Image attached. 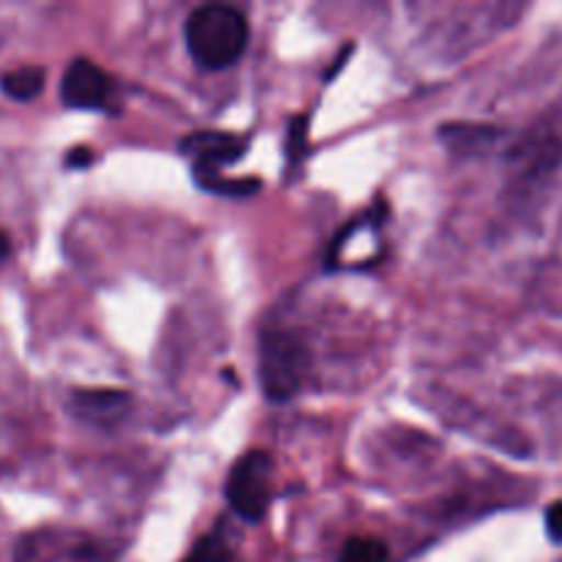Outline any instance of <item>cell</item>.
<instances>
[{
	"label": "cell",
	"instance_id": "7",
	"mask_svg": "<svg viewBox=\"0 0 562 562\" xmlns=\"http://www.w3.org/2000/svg\"><path fill=\"white\" fill-rule=\"evenodd\" d=\"M0 88H3L5 97L16 99V102H31L42 93L44 88V69L38 66H22V69L9 71V75L0 77Z\"/></svg>",
	"mask_w": 562,
	"mask_h": 562
},
{
	"label": "cell",
	"instance_id": "14",
	"mask_svg": "<svg viewBox=\"0 0 562 562\" xmlns=\"http://www.w3.org/2000/svg\"><path fill=\"white\" fill-rule=\"evenodd\" d=\"M9 250H11V241H9V234L5 231H0V263L9 258Z\"/></svg>",
	"mask_w": 562,
	"mask_h": 562
},
{
	"label": "cell",
	"instance_id": "8",
	"mask_svg": "<svg viewBox=\"0 0 562 562\" xmlns=\"http://www.w3.org/2000/svg\"><path fill=\"white\" fill-rule=\"evenodd\" d=\"M192 176H195V181L203 190L217 192V195L247 198L261 190V181L258 179H225L223 170H192Z\"/></svg>",
	"mask_w": 562,
	"mask_h": 562
},
{
	"label": "cell",
	"instance_id": "5",
	"mask_svg": "<svg viewBox=\"0 0 562 562\" xmlns=\"http://www.w3.org/2000/svg\"><path fill=\"white\" fill-rule=\"evenodd\" d=\"M181 151L192 157V170H223L245 157L247 140L228 132H192L181 140Z\"/></svg>",
	"mask_w": 562,
	"mask_h": 562
},
{
	"label": "cell",
	"instance_id": "15",
	"mask_svg": "<svg viewBox=\"0 0 562 562\" xmlns=\"http://www.w3.org/2000/svg\"><path fill=\"white\" fill-rule=\"evenodd\" d=\"M554 562H562V560H554Z\"/></svg>",
	"mask_w": 562,
	"mask_h": 562
},
{
	"label": "cell",
	"instance_id": "12",
	"mask_svg": "<svg viewBox=\"0 0 562 562\" xmlns=\"http://www.w3.org/2000/svg\"><path fill=\"white\" fill-rule=\"evenodd\" d=\"M305 143H307V115H296L294 124H291L289 135V159L296 162V159L305 157Z\"/></svg>",
	"mask_w": 562,
	"mask_h": 562
},
{
	"label": "cell",
	"instance_id": "3",
	"mask_svg": "<svg viewBox=\"0 0 562 562\" xmlns=\"http://www.w3.org/2000/svg\"><path fill=\"white\" fill-rule=\"evenodd\" d=\"M225 499L239 519L261 521L272 503V456L263 450L241 456L225 481Z\"/></svg>",
	"mask_w": 562,
	"mask_h": 562
},
{
	"label": "cell",
	"instance_id": "13",
	"mask_svg": "<svg viewBox=\"0 0 562 562\" xmlns=\"http://www.w3.org/2000/svg\"><path fill=\"white\" fill-rule=\"evenodd\" d=\"M547 532L554 543H562V503L547 508Z\"/></svg>",
	"mask_w": 562,
	"mask_h": 562
},
{
	"label": "cell",
	"instance_id": "2",
	"mask_svg": "<svg viewBox=\"0 0 562 562\" xmlns=\"http://www.w3.org/2000/svg\"><path fill=\"white\" fill-rule=\"evenodd\" d=\"M307 368H311V355L294 333L269 329L261 335L258 373H261V387L269 401L294 398L305 382Z\"/></svg>",
	"mask_w": 562,
	"mask_h": 562
},
{
	"label": "cell",
	"instance_id": "9",
	"mask_svg": "<svg viewBox=\"0 0 562 562\" xmlns=\"http://www.w3.org/2000/svg\"><path fill=\"white\" fill-rule=\"evenodd\" d=\"M492 137H494V130H488V126H467V124L442 126V140L459 154L477 151V148H481L483 143L492 140Z\"/></svg>",
	"mask_w": 562,
	"mask_h": 562
},
{
	"label": "cell",
	"instance_id": "4",
	"mask_svg": "<svg viewBox=\"0 0 562 562\" xmlns=\"http://www.w3.org/2000/svg\"><path fill=\"white\" fill-rule=\"evenodd\" d=\"M113 82L93 60L77 58L60 80V99L71 110H102L110 102Z\"/></svg>",
	"mask_w": 562,
	"mask_h": 562
},
{
	"label": "cell",
	"instance_id": "11",
	"mask_svg": "<svg viewBox=\"0 0 562 562\" xmlns=\"http://www.w3.org/2000/svg\"><path fill=\"white\" fill-rule=\"evenodd\" d=\"M234 554H231L228 543L223 541L220 532H212L203 541H198V547L192 549V554L184 562H231Z\"/></svg>",
	"mask_w": 562,
	"mask_h": 562
},
{
	"label": "cell",
	"instance_id": "10",
	"mask_svg": "<svg viewBox=\"0 0 562 562\" xmlns=\"http://www.w3.org/2000/svg\"><path fill=\"white\" fill-rule=\"evenodd\" d=\"M387 558H390L387 543L379 541V538L360 536L346 541L338 562H387Z\"/></svg>",
	"mask_w": 562,
	"mask_h": 562
},
{
	"label": "cell",
	"instance_id": "6",
	"mask_svg": "<svg viewBox=\"0 0 562 562\" xmlns=\"http://www.w3.org/2000/svg\"><path fill=\"white\" fill-rule=\"evenodd\" d=\"M130 406V395L119 393V390H77V393L71 395V412H75L80 420L99 428L115 426V423L124 420Z\"/></svg>",
	"mask_w": 562,
	"mask_h": 562
},
{
	"label": "cell",
	"instance_id": "1",
	"mask_svg": "<svg viewBox=\"0 0 562 562\" xmlns=\"http://www.w3.org/2000/svg\"><path fill=\"white\" fill-rule=\"evenodd\" d=\"M187 53L201 69H228L250 42L247 16L234 5H201L184 22Z\"/></svg>",
	"mask_w": 562,
	"mask_h": 562
}]
</instances>
